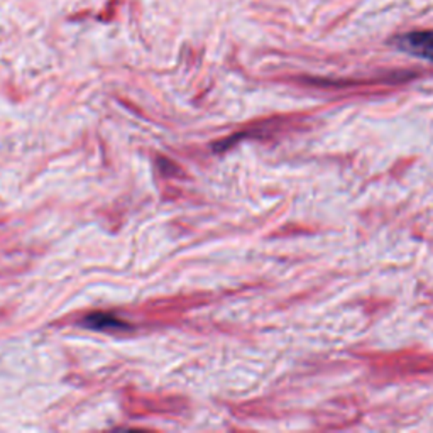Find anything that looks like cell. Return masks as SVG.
Wrapping results in <instances>:
<instances>
[{"label": "cell", "mask_w": 433, "mask_h": 433, "mask_svg": "<svg viewBox=\"0 0 433 433\" xmlns=\"http://www.w3.org/2000/svg\"><path fill=\"white\" fill-rule=\"evenodd\" d=\"M396 50L433 63V31H415L391 39Z\"/></svg>", "instance_id": "obj_1"}, {"label": "cell", "mask_w": 433, "mask_h": 433, "mask_svg": "<svg viewBox=\"0 0 433 433\" xmlns=\"http://www.w3.org/2000/svg\"><path fill=\"white\" fill-rule=\"evenodd\" d=\"M87 323L90 327H97V328H120L124 327V323H120L119 320L112 318L108 315H94L90 318H87Z\"/></svg>", "instance_id": "obj_2"}]
</instances>
